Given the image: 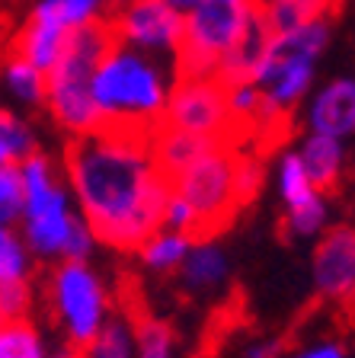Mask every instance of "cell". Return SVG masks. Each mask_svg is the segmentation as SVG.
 Listing matches in <instances>:
<instances>
[{"label": "cell", "instance_id": "6da1fadb", "mask_svg": "<svg viewBox=\"0 0 355 358\" xmlns=\"http://www.w3.org/2000/svg\"><path fill=\"white\" fill-rule=\"evenodd\" d=\"M64 166L97 243L138 253L160 231L170 182L151 157V138L97 128L67 141Z\"/></svg>", "mask_w": 355, "mask_h": 358}, {"label": "cell", "instance_id": "7a4b0ae2", "mask_svg": "<svg viewBox=\"0 0 355 358\" xmlns=\"http://www.w3.org/2000/svg\"><path fill=\"white\" fill-rule=\"evenodd\" d=\"M167 74L170 71L160 55L141 52L116 38L90 83V96L99 112V128L151 138L163 119V106L170 93Z\"/></svg>", "mask_w": 355, "mask_h": 358}, {"label": "cell", "instance_id": "3957f363", "mask_svg": "<svg viewBox=\"0 0 355 358\" xmlns=\"http://www.w3.org/2000/svg\"><path fill=\"white\" fill-rule=\"evenodd\" d=\"M112 45H116L112 22L106 13H99L83 26L67 29L61 55L45 74V103L52 109V119L71 138L99 128V112L90 96V83Z\"/></svg>", "mask_w": 355, "mask_h": 358}, {"label": "cell", "instance_id": "277c9868", "mask_svg": "<svg viewBox=\"0 0 355 358\" xmlns=\"http://www.w3.org/2000/svg\"><path fill=\"white\" fill-rule=\"evenodd\" d=\"M170 189L193 208V243H208L234 224L240 201L234 189V148L215 144L170 179Z\"/></svg>", "mask_w": 355, "mask_h": 358}, {"label": "cell", "instance_id": "5b68a950", "mask_svg": "<svg viewBox=\"0 0 355 358\" xmlns=\"http://www.w3.org/2000/svg\"><path fill=\"white\" fill-rule=\"evenodd\" d=\"M253 0H199L183 16V38L173 52V74L183 77H215L218 61L234 48Z\"/></svg>", "mask_w": 355, "mask_h": 358}, {"label": "cell", "instance_id": "8992f818", "mask_svg": "<svg viewBox=\"0 0 355 358\" xmlns=\"http://www.w3.org/2000/svg\"><path fill=\"white\" fill-rule=\"evenodd\" d=\"M22 179V243L42 259H61L67 231L74 224V211L67 208V192L55 179L52 160L36 150L20 164Z\"/></svg>", "mask_w": 355, "mask_h": 358}, {"label": "cell", "instance_id": "52a82bcc", "mask_svg": "<svg viewBox=\"0 0 355 358\" xmlns=\"http://www.w3.org/2000/svg\"><path fill=\"white\" fill-rule=\"evenodd\" d=\"M48 304L71 349H87L109 317V294L87 262H61L48 275Z\"/></svg>", "mask_w": 355, "mask_h": 358}, {"label": "cell", "instance_id": "ba28073f", "mask_svg": "<svg viewBox=\"0 0 355 358\" xmlns=\"http://www.w3.org/2000/svg\"><path fill=\"white\" fill-rule=\"evenodd\" d=\"M160 125L195 134V138H208V141H221L228 148H244V141L237 138L234 125H230L224 87L215 77H183V80H173V90L167 93Z\"/></svg>", "mask_w": 355, "mask_h": 358}, {"label": "cell", "instance_id": "9c48e42d", "mask_svg": "<svg viewBox=\"0 0 355 358\" xmlns=\"http://www.w3.org/2000/svg\"><path fill=\"white\" fill-rule=\"evenodd\" d=\"M106 16L118 42L134 45L141 52L173 55L183 38V16L160 0H109Z\"/></svg>", "mask_w": 355, "mask_h": 358}, {"label": "cell", "instance_id": "30bf717a", "mask_svg": "<svg viewBox=\"0 0 355 358\" xmlns=\"http://www.w3.org/2000/svg\"><path fill=\"white\" fill-rule=\"evenodd\" d=\"M314 285L317 294L330 304L349 307L355 291V234L349 224H340L320 237L314 250Z\"/></svg>", "mask_w": 355, "mask_h": 358}, {"label": "cell", "instance_id": "8fae6325", "mask_svg": "<svg viewBox=\"0 0 355 358\" xmlns=\"http://www.w3.org/2000/svg\"><path fill=\"white\" fill-rule=\"evenodd\" d=\"M64 38H67V26L58 20L52 0H42V3L29 13L26 26H20L4 48L16 52L20 58L29 61L32 67H39L42 74H48V67H52L55 58L61 55Z\"/></svg>", "mask_w": 355, "mask_h": 358}, {"label": "cell", "instance_id": "7c38bea8", "mask_svg": "<svg viewBox=\"0 0 355 358\" xmlns=\"http://www.w3.org/2000/svg\"><path fill=\"white\" fill-rule=\"evenodd\" d=\"M253 7H256L259 20L272 38L301 29L307 22L336 20L342 0H253Z\"/></svg>", "mask_w": 355, "mask_h": 358}, {"label": "cell", "instance_id": "4fadbf2b", "mask_svg": "<svg viewBox=\"0 0 355 358\" xmlns=\"http://www.w3.org/2000/svg\"><path fill=\"white\" fill-rule=\"evenodd\" d=\"M311 128L314 134L326 138H349L355 128V83L333 80L317 93L311 106Z\"/></svg>", "mask_w": 355, "mask_h": 358}, {"label": "cell", "instance_id": "5bb4252c", "mask_svg": "<svg viewBox=\"0 0 355 358\" xmlns=\"http://www.w3.org/2000/svg\"><path fill=\"white\" fill-rule=\"evenodd\" d=\"M304 173L311 179V186L320 195H330L342 182V166H346V150L340 138H326V134H311L304 141V150L298 154Z\"/></svg>", "mask_w": 355, "mask_h": 358}, {"label": "cell", "instance_id": "9a60e30c", "mask_svg": "<svg viewBox=\"0 0 355 358\" xmlns=\"http://www.w3.org/2000/svg\"><path fill=\"white\" fill-rule=\"evenodd\" d=\"M179 282L186 291L193 294H211L215 288H221L228 278V259L211 240L208 243H193V250L186 253L183 266L176 268Z\"/></svg>", "mask_w": 355, "mask_h": 358}, {"label": "cell", "instance_id": "2e32d148", "mask_svg": "<svg viewBox=\"0 0 355 358\" xmlns=\"http://www.w3.org/2000/svg\"><path fill=\"white\" fill-rule=\"evenodd\" d=\"M189 250H193V240L189 237L160 227V231L151 234V237L138 246V256H141V262H144V268L157 272V275H167V272H176V268L183 266Z\"/></svg>", "mask_w": 355, "mask_h": 358}, {"label": "cell", "instance_id": "e0dca14e", "mask_svg": "<svg viewBox=\"0 0 355 358\" xmlns=\"http://www.w3.org/2000/svg\"><path fill=\"white\" fill-rule=\"evenodd\" d=\"M83 358H134V329L132 317H106L99 333L83 349Z\"/></svg>", "mask_w": 355, "mask_h": 358}, {"label": "cell", "instance_id": "ac0fdd59", "mask_svg": "<svg viewBox=\"0 0 355 358\" xmlns=\"http://www.w3.org/2000/svg\"><path fill=\"white\" fill-rule=\"evenodd\" d=\"M134 329V358H176V336L163 320L148 313L132 317Z\"/></svg>", "mask_w": 355, "mask_h": 358}, {"label": "cell", "instance_id": "d6986e66", "mask_svg": "<svg viewBox=\"0 0 355 358\" xmlns=\"http://www.w3.org/2000/svg\"><path fill=\"white\" fill-rule=\"evenodd\" d=\"M0 358H52L45 339L26 317L0 323Z\"/></svg>", "mask_w": 355, "mask_h": 358}, {"label": "cell", "instance_id": "ffe728a7", "mask_svg": "<svg viewBox=\"0 0 355 358\" xmlns=\"http://www.w3.org/2000/svg\"><path fill=\"white\" fill-rule=\"evenodd\" d=\"M4 77H7L10 90L26 103H45V74L39 67H32L26 58L16 52L4 48Z\"/></svg>", "mask_w": 355, "mask_h": 358}, {"label": "cell", "instance_id": "44dd1931", "mask_svg": "<svg viewBox=\"0 0 355 358\" xmlns=\"http://www.w3.org/2000/svg\"><path fill=\"white\" fill-rule=\"evenodd\" d=\"M36 154V138L16 115L0 112V166H20Z\"/></svg>", "mask_w": 355, "mask_h": 358}, {"label": "cell", "instance_id": "7402d4cb", "mask_svg": "<svg viewBox=\"0 0 355 358\" xmlns=\"http://www.w3.org/2000/svg\"><path fill=\"white\" fill-rule=\"evenodd\" d=\"M29 282V250L10 224H0V285Z\"/></svg>", "mask_w": 355, "mask_h": 358}, {"label": "cell", "instance_id": "603a6c76", "mask_svg": "<svg viewBox=\"0 0 355 358\" xmlns=\"http://www.w3.org/2000/svg\"><path fill=\"white\" fill-rule=\"evenodd\" d=\"M326 215H330V208H326V195H314V199H307L304 205L285 208V221H281V227H285L288 237H314V234L323 231Z\"/></svg>", "mask_w": 355, "mask_h": 358}, {"label": "cell", "instance_id": "cb8c5ba5", "mask_svg": "<svg viewBox=\"0 0 355 358\" xmlns=\"http://www.w3.org/2000/svg\"><path fill=\"white\" fill-rule=\"evenodd\" d=\"M279 192H281V205H285V208H295V205H304L307 199L320 195L317 189L311 186V179H307V173H304L298 154H285V157H281Z\"/></svg>", "mask_w": 355, "mask_h": 358}, {"label": "cell", "instance_id": "d4e9b609", "mask_svg": "<svg viewBox=\"0 0 355 358\" xmlns=\"http://www.w3.org/2000/svg\"><path fill=\"white\" fill-rule=\"evenodd\" d=\"M20 211H22L20 166H0V224L20 221Z\"/></svg>", "mask_w": 355, "mask_h": 358}, {"label": "cell", "instance_id": "484cf974", "mask_svg": "<svg viewBox=\"0 0 355 358\" xmlns=\"http://www.w3.org/2000/svg\"><path fill=\"white\" fill-rule=\"evenodd\" d=\"M106 3H109V0H52L55 13H58V20L64 22L67 29L83 26V22H90L93 16L106 13Z\"/></svg>", "mask_w": 355, "mask_h": 358}, {"label": "cell", "instance_id": "4316f807", "mask_svg": "<svg viewBox=\"0 0 355 358\" xmlns=\"http://www.w3.org/2000/svg\"><path fill=\"white\" fill-rule=\"evenodd\" d=\"M93 234L90 227L83 224L81 215H74V224H71V231H67V240H64V250H61V262H87L90 253H93Z\"/></svg>", "mask_w": 355, "mask_h": 358}, {"label": "cell", "instance_id": "83f0119b", "mask_svg": "<svg viewBox=\"0 0 355 358\" xmlns=\"http://www.w3.org/2000/svg\"><path fill=\"white\" fill-rule=\"evenodd\" d=\"M29 301H32L29 282L0 285V313H4L7 320H20V317H26V310H29Z\"/></svg>", "mask_w": 355, "mask_h": 358}, {"label": "cell", "instance_id": "f1b7e54d", "mask_svg": "<svg viewBox=\"0 0 355 358\" xmlns=\"http://www.w3.org/2000/svg\"><path fill=\"white\" fill-rule=\"evenodd\" d=\"M291 358H349V355H346V349H342V343L326 339V343H314V345H307V349L295 352Z\"/></svg>", "mask_w": 355, "mask_h": 358}, {"label": "cell", "instance_id": "f546056e", "mask_svg": "<svg viewBox=\"0 0 355 358\" xmlns=\"http://www.w3.org/2000/svg\"><path fill=\"white\" fill-rule=\"evenodd\" d=\"M281 352H285L281 339H259V343L246 345L244 358H281Z\"/></svg>", "mask_w": 355, "mask_h": 358}, {"label": "cell", "instance_id": "4dcf8cb0", "mask_svg": "<svg viewBox=\"0 0 355 358\" xmlns=\"http://www.w3.org/2000/svg\"><path fill=\"white\" fill-rule=\"evenodd\" d=\"M160 3H167V7H170L173 13L186 16V13H189V10L195 7V3H199V0H160Z\"/></svg>", "mask_w": 355, "mask_h": 358}, {"label": "cell", "instance_id": "1f68e13d", "mask_svg": "<svg viewBox=\"0 0 355 358\" xmlns=\"http://www.w3.org/2000/svg\"><path fill=\"white\" fill-rule=\"evenodd\" d=\"M61 358H83V352H81V349H71V345H67V352H64Z\"/></svg>", "mask_w": 355, "mask_h": 358}, {"label": "cell", "instance_id": "d6a6232c", "mask_svg": "<svg viewBox=\"0 0 355 358\" xmlns=\"http://www.w3.org/2000/svg\"><path fill=\"white\" fill-rule=\"evenodd\" d=\"M4 320H7V317H4V313H0V323H4Z\"/></svg>", "mask_w": 355, "mask_h": 358}]
</instances>
